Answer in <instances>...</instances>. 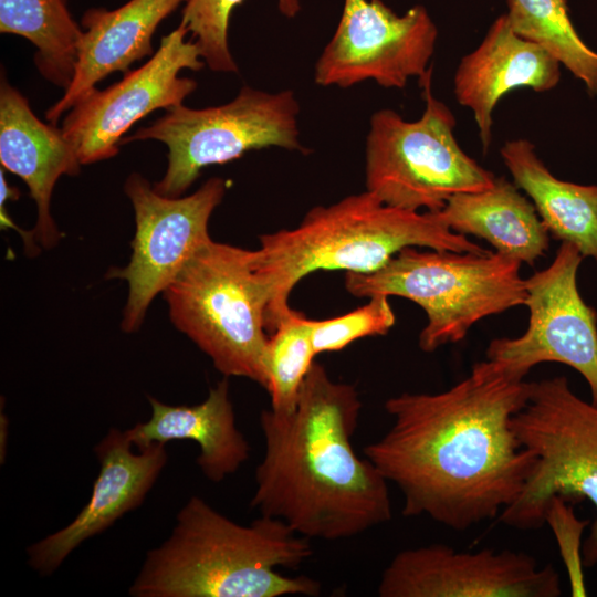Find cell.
I'll list each match as a JSON object with an SVG mask.
<instances>
[{
	"label": "cell",
	"mask_w": 597,
	"mask_h": 597,
	"mask_svg": "<svg viewBox=\"0 0 597 597\" xmlns=\"http://www.w3.org/2000/svg\"><path fill=\"white\" fill-rule=\"evenodd\" d=\"M583 259L575 245L562 242L553 262L525 280L527 328L519 337L493 339L485 360L515 380L538 364H565L586 379L597 406V312L577 287Z\"/></svg>",
	"instance_id": "11"
},
{
	"label": "cell",
	"mask_w": 597,
	"mask_h": 597,
	"mask_svg": "<svg viewBox=\"0 0 597 597\" xmlns=\"http://www.w3.org/2000/svg\"><path fill=\"white\" fill-rule=\"evenodd\" d=\"M313 554L310 540L283 521L261 515L241 525L191 496L170 535L147 552L129 587L134 597L317 596L320 582L285 576Z\"/></svg>",
	"instance_id": "3"
},
{
	"label": "cell",
	"mask_w": 597,
	"mask_h": 597,
	"mask_svg": "<svg viewBox=\"0 0 597 597\" xmlns=\"http://www.w3.org/2000/svg\"><path fill=\"white\" fill-rule=\"evenodd\" d=\"M512 30L531 41L576 78L591 96H597V52L578 35L568 14L566 0H506Z\"/></svg>",
	"instance_id": "23"
},
{
	"label": "cell",
	"mask_w": 597,
	"mask_h": 597,
	"mask_svg": "<svg viewBox=\"0 0 597 597\" xmlns=\"http://www.w3.org/2000/svg\"><path fill=\"white\" fill-rule=\"evenodd\" d=\"M511 426L537 462L521 495L501 512L502 523L537 530L556 496L588 499L597 511L596 405L575 395L565 376L532 381L527 401ZM582 563L597 565V517L582 544Z\"/></svg>",
	"instance_id": "7"
},
{
	"label": "cell",
	"mask_w": 597,
	"mask_h": 597,
	"mask_svg": "<svg viewBox=\"0 0 597 597\" xmlns=\"http://www.w3.org/2000/svg\"><path fill=\"white\" fill-rule=\"evenodd\" d=\"M169 317L224 377L266 387V296L255 272V250L212 239L163 292Z\"/></svg>",
	"instance_id": "6"
},
{
	"label": "cell",
	"mask_w": 597,
	"mask_h": 597,
	"mask_svg": "<svg viewBox=\"0 0 597 597\" xmlns=\"http://www.w3.org/2000/svg\"><path fill=\"white\" fill-rule=\"evenodd\" d=\"M360 409L355 387L314 362L291 413L260 415L265 452L251 506L308 540L348 538L389 522L388 481L353 447Z\"/></svg>",
	"instance_id": "2"
},
{
	"label": "cell",
	"mask_w": 597,
	"mask_h": 597,
	"mask_svg": "<svg viewBox=\"0 0 597 597\" xmlns=\"http://www.w3.org/2000/svg\"><path fill=\"white\" fill-rule=\"evenodd\" d=\"M395 323L388 296L373 295L368 303L352 312L328 320H312L314 350L316 355L337 352L358 338L386 335Z\"/></svg>",
	"instance_id": "26"
},
{
	"label": "cell",
	"mask_w": 597,
	"mask_h": 597,
	"mask_svg": "<svg viewBox=\"0 0 597 597\" xmlns=\"http://www.w3.org/2000/svg\"><path fill=\"white\" fill-rule=\"evenodd\" d=\"M521 263L498 252L400 250L369 274L346 273L347 291L358 297L395 295L417 303L428 323L419 346L431 353L462 341L480 320L524 305Z\"/></svg>",
	"instance_id": "5"
},
{
	"label": "cell",
	"mask_w": 597,
	"mask_h": 597,
	"mask_svg": "<svg viewBox=\"0 0 597 597\" xmlns=\"http://www.w3.org/2000/svg\"><path fill=\"white\" fill-rule=\"evenodd\" d=\"M380 597H558L561 578L523 552H457L444 544L407 548L384 569Z\"/></svg>",
	"instance_id": "14"
},
{
	"label": "cell",
	"mask_w": 597,
	"mask_h": 597,
	"mask_svg": "<svg viewBox=\"0 0 597 597\" xmlns=\"http://www.w3.org/2000/svg\"><path fill=\"white\" fill-rule=\"evenodd\" d=\"M187 0H129L114 10L91 8L81 19L83 34L75 71L62 97L45 113L51 124L114 72L153 54L151 39L158 25Z\"/></svg>",
	"instance_id": "18"
},
{
	"label": "cell",
	"mask_w": 597,
	"mask_h": 597,
	"mask_svg": "<svg viewBox=\"0 0 597 597\" xmlns=\"http://www.w3.org/2000/svg\"><path fill=\"white\" fill-rule=\"evenodd\" d=\"M151 415L125 432L138 450L172 440H191L199 447L197 464L203 475L220 482L249 459V443L238 429L228 377L192 406H171L148 397Z\"/></svg>",
	"instance_id": "19"
},
{
	"label": "cell",
	"mask_w": 597,
	"mask_h": 597,
	"mask_svg": "<svg viewBox=\"0 0 597 597\" xmlns=\"http://www.w3.org/2000/svg\"><path fill=\"white\" fill-rule=\"evenodd\" d=\"M0 163L28 186L38 209L33 229L40 245L57 244L61 233L51 216V197L63 175L80 172L75 148L56 128L39 119L28 100L7 78L0 84Z\"/></svg>",
	"instance_id": "17"
},
{
	"label": "cell",
	"mask_w": 597,
	"mask_h": 597,
	"mask_svg": "<svg viewBox=\"0 0 597 597\" xmlns=\"http://www.w3.org/2000/svg\"><path fill=\"white\" fill-rule=\"evenodd\" d=\"M243 0H187L180 25L191 32L201 57L216 72L237 73L238 65L230 52L228 30L230 15ZM301 0H277L279 11L292 19L301 11Z\"/></svg>",
	"instance_id": "25"
},
{
	"label": "cell",
	"mask_w": 597,
	"mask_h": 597,
	"mask_svg": "<svg viewBox=\"0 0 597 597\" xmlns=\"http://www.w3.org/2000/svg\"><path fill=\"white\" fill-rule=\"evenodd\" d=\"M300 104L290 90L269 93L244 85L229 103L207 108L185 105L125 136L122 145L155 139L168 147V166L154 189L180 197L208 166L220 165L249 150L281 147L307 149L300 142Z\"/></svg>",
	"instance_id": "9"
},
{
	"label": "cell",
	"mask_w": 597,
	"mask_h": 597,
	"mask_svg": "<svg viewBox=\"0 0 597 597\" xmlns=\"http://www.w3.org/2000/svg\"><path fill=\"white\" fill-rule=\"evenodd\" d=\"M20 196V192L17 188L9 186L3 170L0 171V221L2 229H14L22 238L24 242L25 251L29 255H35L39 253L40 249L36 247L34 239L35 234L32 231H25L20 229L13 220L9 217L6 202L8 199L17 200Z\"/></svg>",
	"instance_id": "28"
},
{
	"label": "cell",
	"mask_w": 597,
	"mask_h": 597,
	"mask_svg": "<svg viewBox=\"0 0 597 597\" xmlns=\"http://www.w3.org/2000/svg\"><path fill=\"white\" fill-rule=\"evenodd\" d=\"M528 391L483 360L446 391L387 399L392 425L364 454L401 492L402 515L463 532L515 502L537 462L511 426Z\"/></svg>",
	"instance_id": "1"
},
{
	"label": "cell",
	"mask_w": 597,
	"mask_h": 597,
	"mask_svg": "<svg viewBox=\"0 0 597 597\" xmlns=\"http://www.w3.org/2000/svg\"><path fill=\"white\" fill-rule=\"evenodd\" d=\"M561 64L537 44L519 36L506 14L498 17L482 42L458 64L454 95L472 111L483 153L492 142L493 111L512 90L543 93L557 86Z\"/></svg>",
	"instance_id": "16"
},
{
	"label": "cell",
	"mask_w": 597,
	"mask_h": 597,
	"mask_svg": "<svg viewBox=\"0 0 597 597\" xmlns=\"http://www.w3.org/2000/svg\"><path fill=\"white\" fill-rule=\"evenodd\" d=\"M438 214L453 232L482 238L521 264L534 265L549 245L534 205L505 177L484 190L452 196Z\"/></svg>",
	"instance_id": "20"
},
{
	"label": "cell",
	"mask_w": 597,
	"mask_h": 597,
	"mask_svg": "<svg viewBox=\"0 0 597 597\" xmlns=\"http://www.w3.org/2000/svg\"><path fill=\"white\" fill-rule=\"evenodd\" d=\"M545 523L552 526L559 542L561 553L569 574L572 595L586 596L582 573L580 534L589 522L577 520L572 506H566L565 500L556 496L549 502Z\"/></svg>",
	"instance_id": "27"
},
{
	"label": "cell",
	"mask_w": 597,
	"mask_h": 597,
	"mask_svg": "<svg viewBox=\"0 0 597 597\" xmlns=\"http://www.w3.org/2000/svg\"><path fill=\"white\" fill-rule=\"evenodd\" d=\"M226 189L227 182L214 177L191 195L166 197L140 174L127 177L124 190L135 212L133 253L126 266L107 273V279L124 280L128 285L121 323L124 332L140 327L151 301L211 240L209 220Z\"/></svg>",
	"instance_id": "10"
},
{
	"label": "cell",
	"mask_w": 597,
	"mask_h": 597,
	"mask_svg": "<svg viewBox=\"0 0 597 597\" xmlns=\"http://www.w3.org/2000/svg\"><path fill=\"white\" fill-rule=\"evenodd\" d=\"M500 154L514 185L530 197L553 238L597 262V186L556 178L524 138L507 140Z\"/></svg>",
	"instance_id": "21"
},
{
	"label": "cell",
	"mask_w": 597,
	"mask_h": 597,
	"mask_svg": "<svg viewBox=\"0 0 597 597\" xmlns=\"http://www.w3.org/2000/svg\"><path fill=\"white\" fill-rule=\"evenodd\" d=\"M187 33L179 24L143 66L105 90L95 87L67 112L61 128L82 165L114 157L136 122L156 109L181 105L197 88L195 80L179 76L185 69L205 66L196 42L185 40Z\"/></svg>",
	"instance_id": "13"
},
{
	"label": "cell",
	"mask_w": 597,
	"mask_h": 597,
	"mask_svg": "<svg viewBox=\"0 0 597 597\" xmlns=\"http://www.w3.org/2000/svg\"><path fill=\"white\" fill-rule=\"evenodd\" d=\"M432 66L419 77L421 117L404 119L384 108L370 118L366 139V190L385 205L430 212L454 195L491 187L496 176L465 154L454 137L455 117L432 94Z\"/></svg>",
	"instance_id": "8"
},
{
	"label": "cell",
	"mask_w": 597,
	"mask_h": 597,
	"mask_svg": "<svg viewBox=\"0 0 597 597\" xmlns=\"http://www.w3.org/2000/svg\"><path fill=\"white\" fill-rule=\"evenodd\" d=\"M438 30L423 6L398 15L381 0H345L338 25L314 70L321 86L349 87L374 80L404 88L430 67Z\"/></svg>",
	"instance_id": "12"
},
{
	"label": "cell",
	"mask_w": 597,
	"mask_h": 597,
	"mask_svg": "<svg viewBox=\"0 0 597 597\" xmlns=\"http://www.w3.org/2000/svg\"><path fill=\"white\" fill-rule=\"evenodd\" d=\"M132 447L126 432L116 428L96 444L100 472L88 502L70 524L27 549L31 568L51 575L84 541L143 503L167 463L166 444L155 443L137 453Z\"/></svg>",
	"instance_id": "15"
},
{
	"label": "cell",
	"mask_w": 597,
	"mask_h": 597,
	"mask_svg": "<svg viewBox=\"0 0 597 597\" xmlns=\"http://www.w3.org/2000/svg\"><path fill=\"white\" fill-rule=\"evenodd\" d=\"M408 247L488 251L450 230L438 212L391 207L367 190L311 209L296 228L260 237L255 272L266 296V331L272 333L291 310L290 294L307 274L317 270L369 274Z\"/></svg>",
	"instance_id": "4"
},
{
	"label": "cell",
	"mask_w": 597,
	"mask_h": 597,
	"mask_svg": "<svg viewBox=\"0 0 597 597\" xmlns=\"http://www.w3.org/2000/svg\"><path fill=\"white\" fill-rule=\"evenodd\" d=\"M0 32L30 41L41 75L64 90L70 85L83 30L66 0H0Z\"/></svg>",
	"instance_id": "22"
},
{
	"label": "cell",
	"mask_w": 597,
	"mask_h": 597,
	"mask_svg": "<svg viewBox=\"0 0 597 597\" xmlns=\"http://www.w3.org/2000/svg\"><path fill=\"white\" fill-rule=\"evenodd\" d=\"M315 356L312 320L291 308L268 341L265 389L271 398V410L289 415L295 409Z\"/></svg>",
	"instance_id": "24"
}]
</instances>
